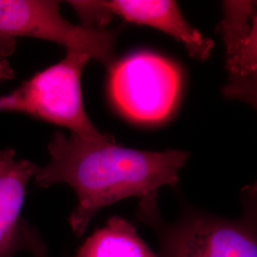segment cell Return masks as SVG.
I'll use <instances>...</instances> for the list:
<instances>
[{
  "instance_id": "3",
  "label": "cell",
  "mask_w": 257,
  "mask_h": 257,
  "mask_svg": "<svg viewBox=\"0 0 257 257\" xmlns=\"http://www.w3.org/2000/svg\"><path fill=\"white\" fill-rule=\"evenodd\" d=\"M90 59L85 53L67 50L60 62L0 96V111L28 114L69 128L72 135L86 139L111 138L94 127L84 108L81 75Z\"/></svg>"
},
{
  "instance_id": "10",
  "label": "cell",
  "mask_w": 257,
  "mask_h": 257,
  "mask_svg": "<svg viewBox=\"0 0 257 257\" xmlns=\"http://www.w3.org/2000/svg\"><path fill=\"white\" fill-rule=\"evenodd\" d=\"M16 50V39L0 37V84L15 78L9 57Z\"/></svg>"
},
{
  "instance_id": "6",
  "label": "cell",
  "mask_w": 257,
  "mask_h": 257,
  "mask_svg": "<svg viewBox=\"0 0 257 257\" xmlns=\"http://www.w3.org/2000/svg\"><path fill=\"white\" fill-rule=\"evenodd\" d=\"M81 19L83 26L106 30L110 19L117 16L125 21L155 28L183 44L189 55L206 60L213 47L212 40L205 37L183 17L173 0H111L69 1Z\"/></svg>"
},
{
  "instance_id": "5",
  "label": "cell",
  "mask_w": 257,
  "mask_h": 257,
  "mask_svg": "<svg viewBox=\"0 0 257 257\" xmlns=\"http://www.w3.org/2000/svg\"><path fill=\"white\" fill-rule=\"evenodd\" d=\"M19 37L55 42L113 64L115 33L74 25L61 16L59 1L0 0V37Z\"/></svg>"
},
{
  "instance_id": "7",
  "label": "cell",
  "mask_w": 257,
  "mask_h": 257,
  "mask_svg": "<svg viewBox=\"0 0 257 257\" xmlns=\"http://www.w3.org/2000/svg\"><path fill=\"white\" fill-rule=\"evenodd\" d=\"M223 19L217 26L226 46L229 82L223 93L256 106V2L224 1Z\"/></svg>"
},
{
  "instance_id": "4",
  "label": "cell",
  "mask_w": 257,
  "mask_h": 257,
  "mask_svg": "<svg viewBox=\"0 0 257 257\" xmlns=\"http://www.w3.org/2000/svg\"><path fill=\"white\" fill-rule=\"evenodd\" d=\"M178 68L163 56L141 52L110 66V95L131 119L154 123L175 107L180 90Z\"/></svg>"
},
{
  "instance_id": "1",
  "label": "cell",
  "mask_w": 257,
  "mask_h": 257,
  "mask_svg": "<svg viewBox=\"0 0 257 257\" xmlns=\"http://www.w3.org/2000/svg\"><path fill=\"white\" fill-rule=\"evenodd\" d=\"M50 162L34 175L41 188L68 184L77 205L69 223L81 237L98 211L128 197L158 200L163 186L176 188L190 154L183 151H138L121 147L114 138L91 140L57 132L49 143Z\"/></svg>"
},
{
  "instance_id": "2",
  "label": "cell",
  "mask_w": 257,
  "mask_h": 257,
  "mask_svg": "<svg viewBox=\"0 0 257 257\" xmlns=\"http://www.w3.org/2000/svg\"><path fill=\"white\" fill-rule=\"evenodd\" d=\"M242 215L229 219L181 203L177 218L161 216L158 200H139L137 220L154 231L156 257H257L256 184L241 192Z\"/></svg>"
},
{
  "instance_id": "8",
  "label": "cell",
  "mask_w": 257,
  "mask_h": 257,
  "mask_svg": "<svg viewBox=\"0 0 257 257\" xmlns=\"http://www.w3.org/2000/svg\"><path fill=\"white\" fill-rule=\"evenodd\" d=\"M37 165L17 159L13 150L0 151V257H15L30 250L41 240L20 216L26 188Z\"/></svg>"
},
{
  "instance_id": "11",
  "label": "cell",
  "mask_w": 257,
  "mask_h": 257,
  "mask_svg": "<svg viewBox=\"0 0 257 257\" xmlns=\"http://www.w3.org/2000/svg\"><path fill=\"white\" fill-rule=\"evenodd\" d=\"M35 257H50L48 255V251H45V252H42V253H40V254H38L37 256Z\"/></svg>"
},
{
  "instance_id": "9",
  "label": "cell",
  "mask_w": 257,
  "mask_h": 257,
  "mask_svg": "<svg viewBox=\"0 0 257 257\" xmlns=\"http://www.w3.org/2000/svg\"><path fill=\"white\" fill-rule=\"evenodd\" d=\"M75 257H156L133 224L111 216L77 250Z\"/></svg>"
}]
</instances>
